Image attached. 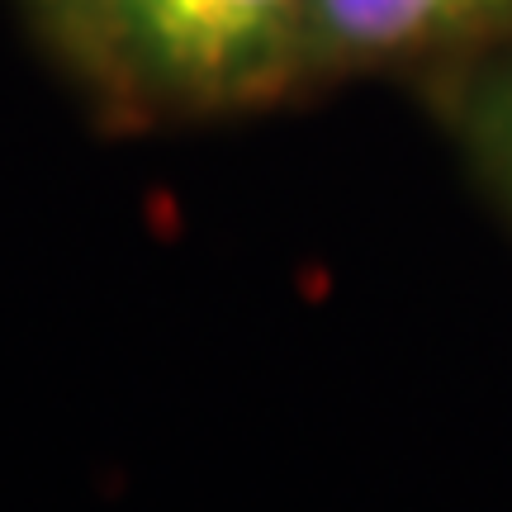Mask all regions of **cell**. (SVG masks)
<instances>
[{
    "label": "cell",
    "instance_id": "obj_1",
    "mask_svg": "<svg viewBox=\"0 0 512 512\" xmlns=\"http://www.w3.org/2000/svg\"><path fill=\"white\" fill-rule=\"evenodd\" d=\"M309 10L313 0H110L81 57L171 105H247L309 57Z\"/></svg>",
    "mask_w": 512,
    "mask_h": 512
},
{
    "label": "cell",
    "instance_id": "obj_4",
    "mask_svg": "<svg viewBox=\"0 0 512 512\" xmlns=\"http://www.w3.org/2000/svg\"><path fill=\"white\" fill-rule=\"evenodd\" d=\"M484 147H489L494 171L512 190V76L489 95V110H484Z\"/></svg>",
    "mask_w": 512,
    "mask_h": 512
},
{
    "label": "cell",
    "instance_id": "obj_2",
    "mask_svg": "<svg viewBox=\"0 0 512 512\" xmlns=\"http://www.w3.org/2000/svg\"><path fill=\"white\" fill-rule=\"evenodd\" d=\"M512 24V0H313L309 57L399 62Z\"/></svg>",
    "mask_w": 512,
    "mask_h": 512
},
{
    "label": "cell",
    "instance_id": "obj_3",
    "mask_svg": "<svg viewBox=\"0 0 512 512\" xmlns=\"http://www.w3.org/2000/svg\"><path fill=\"white\" fill-rule=\"evenodd\" d=\"M105 5H110V0H34L38 19H43L57 34V43L72 48V53L86 48V38H91L95 19L105 15Z\"/></svg>",
    "mask_w": 512,
    "mask_h": 512
}]
</instances>
